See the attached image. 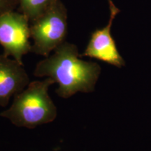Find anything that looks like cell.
Here are the masks:
<instances>
[{
	"mask_svg": "<svg viewBox=\"0 0 151 151\" xmlns=\"http://www.w3.org/2000/svg\"><path fill=\"white\" fill-rule=\"evenodd\" d=\"M29 38L30 22L23 14L14 10L0 16V45L4 55L23 65L22 58L32 50Z\"/></svg>",
	"mask_w": 151,
	"mask_h": 151,
	"instance_id": "obj_4",
	"label": "cell"
},
{
	"mask_svg": "<svg viewBox=\"0 0 151 151\" xmlns=\"http://www.w3.org/2000/svg\"><path fill=\"white\" fill-rule=\"evenodd\" d=\"M78 47L65 41L37 64L34 76L50 78L58 84L56 93L68 99L78 92H93L101 73L98 64L81 59Z\"/></svg>",
	"mask_w": 151,
	"mask_h": 151,
	"instance_id": "obj_1",
	"label": "cell"
},
{
	"mask_svg": "<svg viewBox=\"0 0 151 151\" xmlns=\"http://www.w3.org/2000/svg\"><path fill=\"white\" fill-rule=\"evenodd\" d=\"M19 5V0H0V16L14 11Z\"/></svg>",
	"mask_w": 151,
	"mask_h": 151,
	"instance_id": "obj_8",
	"label": "cell"
},
{
	"mask_svg": "<svg viewBox=\"0 0 151 151\" xmlns=\"http://www.w3.org/2000/svg\"><path fill=\"white\" fill-rule=\"evenodd\" d=\"M54 83L50 78L30 82L25 89L15 96L11 106L0 113V116L17 127L27 129L53 122L58 110L49 96L48 89Z\"/></svg>",
	"mask_w": 151,
	"mask_h": 151,
	"instance_id": "obj_2",
	"label": "cell"
},
{
	"mask_svg": "<svg viewBox=\"0 0 151 151\" xmlns=\"http://www.w3.org/2000/svg\"><path fill=\"white\" fill-rule=\"evenodd\" d=\"M108 2L110 11L108 24L101 29H96L92 33L84 52L80 55L81 58L89 57L121 68L125 65V62L119 53L116 42L111 35L113 20L120 11L116 6L112 0H108Z\"/></svg>",
	"mask_w": 151,
	"mask_h": 151,
	"instance_id": "obj_5",
	"label": "cell"
},
{
	"mask_svg": "<svg viewBox=\"0 0 151 151\" xmlns=\"http://www.w3.org/2000/svg\"><path fill=\"white\" fill-rule=\"evenodd\" d=\"M67 18L65 5L58 0L44 14L30 22V37L33 40L31 52L46 58L65 42Z\"/></svg>",
	"mask_w": 151,
	"mask_h": 151,
	"instance_id": "obj_3",
	"label": "cell"
},
{
	"mask_svg": "<svg viewBox=\"0 0 151 151\" xmlns=\"http://www.w3.org/2000/svg\"><path fill=\"white\" fill-rule=\"evenodd\" d=\"M58 0H19L20 12L32 22L43 14Z\"/></svg>",
	"mask_w": 151,
	"mask_h": 151,
	"instance_id": "obj_7",
	"label": "cell"
},
{
	"mask_svg": "<svg viewBox=\"0 0 151 151\" xmlns=\"http://www.w3.org/2000/svg\"><path fill=\"white\" fill-rule=\"evenodd\" d=\"M29 83L23 65L0 55V106H6L11 98L25 89Z\"/></svg>",
	"mask_w": 151,
	"mask_h": 151,
	"instance_id": "obj_6",
	"label": "cell"
}]
</instances>
